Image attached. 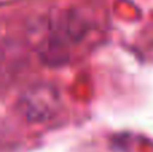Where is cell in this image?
<instances>
[{
  "label": "cell",
  "instance_id": "6da1fadb",
  "mask_svg": "<svg viewBox=\"0 0 153 152\" xmlns=\"http://www.w3.org/2000/svg\"><path fill=\"white\" fill-rule=\"evenodd\" d=\"M16 109L28 123H45L58 115L61 93L53 83H35L22 93Z\"/></svg>",
  "mask_w": 153,
  "mask_h": 152
}]
</instances>
